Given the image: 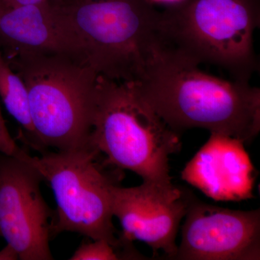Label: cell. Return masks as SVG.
<instances>
[{
	"instance_id": "4fadbf2b",
	"label": "cell",
	"mask_w": 260,
	"mask_h": 260,
	"mask_svg": "<svg viewBox=\"0 0 260 260\" xmlns=\"http://www.w3.org/2000/svg\"><path fill=\"white\" fill-rule=\"evenodd\" d=\"M71 260L128 259L126 254L105 240L83 242L75 251Z\"/></svg>"
},
{
	"instance_id": "8fae6325",
	"label": "cell",
	"mask_w": 260,
	"mask_h": 260,
	"mask_svg": "<svg viewBox=\"0 0 260 260\" xmlns=\"http://www.w3.org/2000/svg\"><path fill=\"white\" fill-rule=\"evenodd\" d=\"M0 51L5 59L52 54H66L78 59L66 26L51 0L21 6L1 0Z\"/></svg>"
},
{
	"instance_id": "30bf717a",
	"label": "cell",
	"mask_w": 260,
	"mask_h": 260,
	"mask_svg": "<svg viewBox=\"0 0 260 260\" xmlns=\"http://www.w3.org/2000/svg\"><path fill=\"white\" fill-rule=\"evenodd\" d=\"M244 142L210 133L209 139L181 172V179L215 201L254 198L256 175Z\"/></svg>"
},
{
	"instance_id": "3957f363",
	"label": "cell",
	"mask_w": 260,
	"mask_h": 260,
	"mask_svg": "<svg viewBox=\"0 0 260 260\" xmlns=\"http://www.w3.org/2000/svg\"><path fill=\"white\" fill-rule=\"evenodd\" d=\"M260 0H183L160 11L161 46L200 65L250 83L259 63L254 45Z\"/></svg>"
},
{
	"instance_id": "ba28073f",
	"label": "cell",
	"mask_w": 260,
	"mask_h": 260,
	"mask_svg": "<svg viewBox=\"0 0 260 260\" xmlns=\"http://www.w3.org/2000/svg\"><path fill=\"white\" fill-rule=\"evenodd\" d=\"M194 198L173 184L143 181L126 188L116 184L112 190V210L122 228L119 239L125 246L135 240L144 242L154 252L161 250L167 259H174L179 225Z\"/></svg>"
},
{
	"instance_id": "9a60e30c",
	"label": "cell",
	"mask_w": 260,
	"mask_h": 260,
	"mask_svg": "<svg viewBox=\"0 0 260 260\" xmlns=\"http://www.w3.org/2000/svg\"><path fill=\"white\" fill-rule=\"evenodd\" d=\"M3 1L8 5L21 6V5L42 4L48 0H3Z\"/></svg>"
},
{
	"instance_id": "5bb4252c",
	"label": "cell",
	"mask_w": 260,
	"mask_h": 260,
	"mask_svg": "<svg viewBox=\"0 0 260 260\" xmlns=\"http://www.w3.org/2000/svg\"><path fill=\"white\" fill-rule=\"evenodd\" d=\"M23 151L12 138L0 110V153L9 156H18Z\"/></svg>"
},
{
	"instance_id": "8992f818",
	"label": "cell",
	"mask_w": 260,
	"mask_h": 260,
	"mask_svg": "<svg viewBox=\"0 0 260 260\" xmlns=\"http://www.w3.org/2000/svg\"><path fill=\"white\" fill-rule=\"evenodd\" d=\"M42 154L32 156L23 151L22 156L54 193L56 209L51 237L64 232L78 233L92 240L107 241L118 250L128 252L129 247L116 237L113 224L112 190L120 181V169H108L111 166L104 158L101 160L102 154L92 147Z\"/></svg>"
},
{
	"instance_id": "e0dca14e",
	"label": "cell",
	"mask_w": 260,
	"mask_h": 260,
	"mask_svg": "<svg viewBox=\"0 0 260 260\" xmlns=\"http://www.w3.org/2000/svg\"><path fill=\"white\" fill-rule=\"evenodd\" d=\"M0 1H1V0H0Z\"/></svg>"
},
{
	"instance_id": "7a4b0ae2",
	"label": "cell",
	"mask_w": 260,
	"mask_h": 260,
	"mask_svg": "<svg viewBox=\"0 0 260 260\" xmlns=\"http://www.w3.org/2000/svg\"><path fill=\"white\" fill-rule=\"evenodd\" d=\"M80 61L98 76L135 83L161 45L160 11L146 0H51Z\"/></svg>"
},
{
	"instance_id": "5b68a950",
	"label": "cell",
	"mask_w": 260,
	"mask_h": 260,
	"mask_svg": "<svg viewBox=\"0 0 260 260\" xmlns=\"http://www.w3.org/2000/svg\"><path fill=\"white\" fill-rule=\"evenodd\" d=\"M89 145L108 165L161 185L172 184L169 158L181 149L179 134L142 99L133 83L100 76Z\"/></svg>"
},
{
	"instance_id": "9c48e42d",
	"label": "cell",
	"mask_w": 260,
	"mask_h": 260,
	"mask_svg": "<svg viewBox=\"0 0 260 260\" xmlns=\"http://www.w3.org/2000/svg\"><path fill=\"white\" fill-rule=\"evenodd\" d=\"M173 259H260V210H235L191 201Z\"/></svg>"
},
{
	"instance_id": "7c38bea8",
	"label": "cell",
	"mask_w": 260,
	"mask_h": 260,
	"mask_svg": "<svg viewBox=\"0 0 260 260\" xmlns=\"http://www.w3.org/2000/svg\"><path fill=\"white\" fill-rule=\"evenodd\" d=\"M0 98L7 111L23 128L29 143L36 148L35 136L29 112L26 87L22 78L8 64L1 51Z\"/></svg>"
},
{
	"instance_id": "52a82bcc",
	"label": "cell",
	"mask_w": 260,
	"mask_h": 260,
	"mask_svg": "<svg viewBox=\"0 0 260 260\" xmlns=\"http://www.w3.org/2000/svg\"><path fill=\"white\" fill-rule=\"evenodd\" d=\"M23 152L0 159V237L18 259H53L49 241L54 213L41 191L44 179Z\"/></svg>"
},
{
	"instance_id": "277c9868",
	"label": "cell",
	"mask_w": 260,
	"mask_h": 260,
	"mask_svg": "<svg viewBox=\"0 0 260 260\" xmlns=\"http://www.w3.org/2000/svg\"><path fill=\"white\" fill-rule=\"evenodd\" d=\"M28 93L36 149L68 151L88 148L99 76L66 54L22 55L6 59Z\"/></svg>"
},
{
	"instance_id": "6da1fadb",
	"label": "cell",
	"mask_w": 260,
	"mask_h": 260,
	"mask_svg": "<svg viewBox=\"0 0 260 260\" xmlns=\"http://www.w3.org/2000/svg\"><path fill=\"white\" fill-rule=\"evenodd\" d=\"M134 85L142 99L178 134L203 128L250 144L260 131V89L208 74L160 46Z\"/></svg>"
},
{
	"instance_id": "2e32d148",
	"label": "cell",
	"mask_w": 260,
	"mask_h": 260,
	"mask_svg": "<svg viewBox=\"0 0 260 260\" xmlns=\"http://www.w3.org/2000/svg\"><path fill=\"white\" fill-rule=\"evenodd\" d=\"M146 1L154 5H165V7H167L169 6V5L177 4V3H180L183 0H146Z\"/></svg>"
}]
</instances>
